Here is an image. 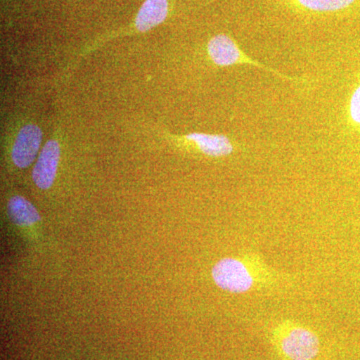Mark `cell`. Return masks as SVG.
Returning a JSON list of instances; mask_svg holds the SVG:
<instances>
[{"mask_svg":"<svg viewBox=\"0 0 360 360\" xmlns=\"http://www.w3.org/2000/svg\"><path fill=\"white\" fill-rule=\"evenodd\" d=\"M8 213L16 224L30 226L40 220V215L34 207L22 196H13L8 202Z\"/></svg>","mask_w":360,"mask_h":360,"instance_id":"cell-9","label":"cell"},{"mask_svg":"<svg viewBox=\"0 0 360 360\" xmlns=\"http://www.w3.org/2000/svg\"><path fill=\"white\" fill-rule=\"evenodd\" d=\"M187 143H191L202 155L210 158H224L234 151L231 139L222 134H207L193 132L184 136Z\"/></svg>","mask_w":360,"mask_h":360,"instance_id":"cell-6","label":"cell"},{"mask_svg":"<svg viewBox=\"0 0 360 360\" xmlns=\"http://www.w3.org/2000/svg\"><path fill=\"white\" fill-rule=\"evenodd\" d=\"M278 345L290 360H312L319 352V340L314 331L295 324L278 329Z\"/></svg>","mask_w":360,"mask_h":360,"instance_id":"cell-3","label":"cell"},{"mask_svg":"<svg viewBox=\"0 0 360 360\" xmlns=\"http://www.w3.org/2000/svg\"><path fill=\"white\" fill-rule=\"evenodd\" d=\"M207 51L212 63L214 65L222 66V68L236 65L255 66V68L272 73V75H276V77L286 80V82H293V84H303V82H305V80L302 78L300 79V78L288 77V75H283V73L262 65L255 59L246 56L245 52L240 51L236 42L229 35L219 34L213 37L208 42Z\"/></svg>","mask_w":360,"mask_h":360,"instance_id":"cell-2","label":"cell"},{"mask_svg":"<svg viewBox=\"0 0 360 360\" xmlns=\"http://www.w3.org/2000/svg\"><path fill=\"white\" fill-rule=\"evenodd\" d=\"M212 274L219 288L231 293L248 292L269 279L262 264L245 257H225L213 266Z\"/></svg>","mask_w":360,"mask_h":360,"instance_id":"cell-1","label":"cell"},{"mask_svg":"<svg viewBox=\"0 0 360 360\" xmlns=\"http://www.w3.org/2000/svg\"><path fill=\"white\" fill-rule=\"evenodd\" d=\"M59 156L60 148L58 142L47 141L32 172L33 181L39 188L49 189L53 184L58 172Z\"/></svg>","mask_w":360,"mask_h":360,"instance_id":"cell-5","label":"cell"},{"mask_svg":"<svg viewBox=\"0 0 360 360\" xmlns=\"http://www.w3.org/2000/svg\"><path fill=\"white\" fill-rule=\"evenodd\" d=\"M42 141V131L37 125L27 124L18 132L14 141L13 160L20 168L30 167L39 153Z\"/></svg>","mask_w":360,"mask_h":360,"instance_id":"cell-4","label":"cell"},{"mask_svg":"<svg viewBox=\"0 0 360 360\" xmlns=\"http://www.w3.org/2000/svg\"><path fill=\"white\" fill-rule=\"evenodd\" d=\"M168 0H146L134 21V30L146 32L167 20Z\"/></svg>","mask_w":360,"mask_h":360,"instance_id":"cell-8","label":"cell"},{"mask_svg":"<svg viewBox=\"0 0 360 360\" xmlns=\"http://www.w3.org/2000/svg\"><path fill=\"white\" fill-rule=\"evenodd\" d=\"M286 8L300 13H333L345 11L357 0H276Z\"/></svg>","mask_w":360,"mask_h":360,"instance_id":"cell-7","label":"cell"},{"mask_svg":"<svg viewBox=\"0 0 360 360\" xmlns=\"http://www.w3.org/2000/svg\"><path fill=\"white\" fill-rule=\"evenodd\" d=\"M349 116L352 122L360 125V84L350 98Z\"/></svg>","mask_w":360,"mask_h":360,"instance_id":"cell-10","label":"cell"}]
</instances>
